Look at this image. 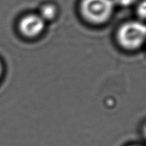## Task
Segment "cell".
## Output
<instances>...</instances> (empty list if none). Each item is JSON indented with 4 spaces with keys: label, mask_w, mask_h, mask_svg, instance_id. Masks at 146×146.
Returning a JSON list of instances; mask_svg holds the SVG:
<instances>
[{
    "label": "cell",
    "mask_w": 146,
    "mask_h": 146,
    "mask_svg": "<svg viewBox=\"0 0 146 146\" xmlns=\"http://www.w3.org/2000/svg\"><path fill=\"white\" fill-rule=\"evenodd\" d=\"M121 45L130 50L140 48L146 41V24L141 21H130L122 25L118 32Z\"/></svg>",
    "instance_id": "obj_1"
},
{
    "label": "cell",
    "mask_w": 146,
    "mask_h": 146,
    "mask_svg": "<svg viewBox=\"0 0 146 146\" xmlns=\"http://www.w3.org/2000/svg\"><path fill=\"white\" fill-rule=\"evenodd\" d=\"M114 9L113 0H83L81 9L88 21L102 24L111 17Z\"/></svg>",
    "instance_id": "obj_2"
},
{
    "label": "cell",
    "mask_w": 146,
    "mask_h": 146,
    "mask_svg": "<svg viewBox=\"0 0 146 146\" xmlns=\"http://www.w3.org/2000/svg\"><path fill=\"white\" fill-rule=\"evenodd\" d=\"M44 21L40 16L35 14L27 15L20 21L19 29L26 36H36L44 30L45 27Z\"/></svg>",
    "instance_id": "obj_3"
},
{
    "label": "cell",
    "mask_w": 146,
    "mask_h": 146,
    "mask_svg": "<svg viewBox=\"0 0 146 146\" xmlns=\"http://www.w3.org/2000/svg\"><path fill=\"white\" fill-rule=\"evenodd\" d=\"M56 13V9L55 7L51 4H46L42 7L41 9V15L40 17L45 20H51L54 18Z\"/></svg>",
    "instance_id": "obj_4"
},
{
    "label": "cell",
    "mask_w": 146,
    "mask_h": 146,
    "mask_svg": "<svg viewBox=\"0 0 146 146\" xmlns=\"http://www.w3.org/2000/svg\"><path fill=\"white\" fill-rule=\"evenodd\" d=\"M136 11L140 18L146 19V0H143L138 4Z\"/></svg>",
    "instance_id": "obj_5"
},
{
    "label": "cell",
    "mask_w": 146,
    "mask_h": 146,
    "mask_svg": "<svg viewBox=\"0 0 146 146\" xmlns=\"http://www.w3.org/2000/svg\"><path fill=\"white\" fill-rule=\"evenodd\" d=\"M137 0H115V2L123 7H128L136 2Z\"/></svg>",
    "instance_id": "obj_6"
},
{
    "label": "cell",
    "mask_w": 146,
    "mask_h": 146,
    "mask_svg": "<svg viewBox=\"0 0 146 146\" xmlns=\"http://www.w3.org/2000/svg\"><path fill=\"white\" fill-rule=\"evenodd\" d=\"M1 74H2V66H1V63H0V77H1Z\"/></svg>",
    "instance_id": "obj_7"
},
{
    "label": "cell",
    "mask_w": 146,
    "mask_h": 146,
    "mask_svg": "<svg viewBox=\"0 0 146 146\" xmlns=\"http://www.w3.org/2000/svg\"><path fill=\"white\" fill-rule=\"evenodd\" d=\"M143 133H144V135H145L146 138V125H145V127H144L143 128Z\"/></svg>",
    "instance_id": "obj_8"
},
{
    "label": "cell",
    "mask_w": 146,
    "mask_h": 146,
    "mask_svg": "<svg viewBox=\"0 0 146 146\" xmlns=\"http://www.w3.org/2000/svg\"><path fill=\"white\" fill-rule=\"evenodd\" d=\"M132 146H140V145H132Z\"/></svg>",
    "instance_id": "obj_9"
}]
</instances>
